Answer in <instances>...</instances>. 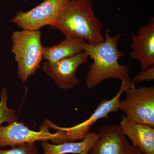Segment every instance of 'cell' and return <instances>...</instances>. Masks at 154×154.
I'll use <instances>...</instances> for the list:
<instances>
[{
  "mask_svg": "<svg viewBox=\"0 0 154 154\" xmlns=\"http://www.w3.org/2000/svg\"><path fill=\"white\" fill-rule=\"evenodd\" d=\"M70 0H44L28 12L19 11L10 22L19 27L30 30H39L51 25Z\"/></svg>",
  "mask_w": 154,
  "mask_h": 154,
  "instance_id": "7",
  "label": "cell"
},
{
  "mask_svg": "<svg viewBox=\"0 0 154 154\" xmlns=\"http://www.w3.org/2000/svg\"><path fill=\"white\" fill-rule=\"evenodd\" d=\"M49 128L44 122L40 131L29 129L23 122H15L5 126H0V148L11 147L25 143H34L36 141L51 140L54 144L62 143L61 135L56 131L49 132Z\"/></svg>",
  "mask_w": 154,
  "mask_h": 154,
  "instance_id": "6",
  "label": "cell"
},
{
  "mask_svg": "<svg viewBox=\"0 0 154 154\" xmlns=\"http://www.w3.org/2000/svg\"><path fill=\"white\" fill-rule=\"evenodd\" d=\"M100 138L97 133H89L80 142H67L63 143L51 144L48 141H42L43 154H88L92 146Z\"/></svg>",
  "mask_w": 154,
  "mask_h": 154,
  "instance_id": "12",
  "label": "cell"
},
{
  "mask_svg": "<svg viewBox=\"0 0 154 154\" xmlns=\"http://www.w3.org/2000/svg\"><path fill=\"white\" fill-rule=\"evenodd\" d=\"M50 26L66 36L82 38L90 44L105 41L101 34L103 23L95 17L91 0H70Z\"/></svg>",
  "mask_w": 154,
  "mask_h": 154,
  "instance_id": "2",
  "label": "cell"
},
{
  "mask_svg": "<svg viewBox=\"0 0 154 154\" xmlns=\"http://www.w3.org/2000/svg\"><path fill=\"white\" fill-rule=\"evenodd\" d=\"M39 30H24L14 32L12 52L17 63V73L23 82L40 67L44 47L41 44Z\"/></svg>",
  "mask_w": 154,
  "mask_h": 154,
  "instance_id": "3",
  "label": "cell"
},
{
  "mask_svg": "<svg viewBox=\"0 0 154 154\" xmlns=\"http://www.w3.org/2000/svg\"><path fill=\"white\" fill-rule=\"evenodd\" d=\"M131 42L133 51L130 55L134 60L140 61L142 71L154 65V17L151 18L146 26H141L137 35L132 34Z\"/></svg>",
  "mask_w": 154,
  "mask_h": 154,
  "instance_id": "10",
  "label": "cell"
},
{
  "mask_svg": "<svg viewBox=\"0 0 154 154\" xmlns=\"http://www.w3.org/2000/svg\"><path fill=\"white\" fill-rule=\"evenodd\" d=\"M0 154H39L38 149L34 143H25L12 147L8 150L0 148Z\"/></svg>",
  "mask_w": 154,
  "mask_h": 154,
  "instance_id": "15",
  "label": "cell"
},
{
  "mask_svg": "<svg viewBox=\"0 0 154 154\" xmlns=\"http://www.w3.org/2000/svg\"><path fill=\"white\" fill-rule=\"evenodd\" d=\"M8 98L7 88H3L1 93L0 101V126L5 122L10 124L18 122L19 119L18 116L16 115V110L8 107L7 105Z\"/></svg>",
  "mask_w": 154,
  "mask_h": 154,
  "instance_id": "14",
  "label": "cell"
},
{
  "mask_svg": "<svg viewBox=\"0 0 154 154\" xmlns=\"http://www.w3.org/2000/svg\"><path fill=\"white\" fill-rule=\"evenodd\" d=\"M100 138L88 154H144L127 140L119 125H105L98 130Z\"/></svg>",
  "mask_w": 154,
  "mask_h": 154,
  "instance_id": "9",
  "label": "cell"
},
{
  "mask_svg": "<svg viewBox=\"0 0 154 154\" xmlns=\"http://www.w3.org/2000/svg\"><path fill=\"white\" fill-rule=\"evenodd\" d=\"M130 87L124 83H122L118 92L113 98L110 100L102 99L89 118L75 126L70 127H61L57 126L48 119H46L45 121L49 128L55 130L61 135L63 143L82 140L90 133L91 127L99 119L108 118L109 113L111 112H118L119 110V106L120 96L124 92V90Z\"/></svg>",
  "mask_w": 154,
  "mask_h": 154,
  "instance_id": "5",
  "label": "cell"
},
{
  "mask_svg": "<svg viewBox=\"0 0 154 154\" xmlns=\"http://www.w3.org/2000/svg\"><path fill=\"white\" fill-rule=\"evenodd\" d=\"M89 58L87 54L83 51L55 62L46 61L42 63L41 67L45 73L53 80L60 89L67 90L79 85V81L76 75L77 70L85 63Z\"/></svg>",
  "mask_w": 154,
  "mask_h": 154,
  "instance_id": "8",
  "label": "cell"
},
{
  "mask_svg": "<svg viewBox=\"0 0 154 154\" xmlns=\"http://www.w3.org/2000/svg\"><path fill=\"white\" fill-rule=\"evenodd\" d=\"M85 40L79 37L66 36L63 40L53 46L44 47L43 59L53 63L83 52Z\"/></svg>",
  "mask_w": 154,
  "mask_h": 154,
  "instance_id": "13",
  "label": "cell"
},
{
  "mask_svg": "<svg viewBox=\"0 0 154 154\" xmlns=\"http://www.w3.org/2000/svg\"><path fill=\"white\" fill-rule=\"evenodd\" d=\"M154 80V65L150 66L144 71L135 75L131 79V82L134 85L143 82L153 81Z\"/></svg>",
  "mask_w": 154,
  "mask_h": 154,
  "instance_id": "16",
  "label": "cell"
},
{
  "mask_svg": "<svg viewBox=\"0 0 154 154\" xmlns=\"http://www.w3.org/2000/svg\"><path fill=\"white\" fill-rule=\"evenodd\" d=\"M119 126L124 134L129 137L132 145L144 154H154V128L136 123L122 115Z\"/></svg>",
  "mask_w": 154,
  "mask_h": 154,
  "instance_id": "11",
  "label": "cell"
},
{
  "mask_svg": "<svg viewBox=\"0 0 154 154\" xmlns=\"http://www.w3.org/2000/svg\"><path fill=\"white\" fill-rule=\"evenodd\" d=\"M122 35L117 34L111 37L107 30L104 42L94 45L86 42L84 44L83 51L93 60L86 78L85 85L88 89L92 90L109 79H118L131 88L135 87L128 74L129 68L119 63V60L124 56L119 50L117 43Z\"/></svg>",
  "mask_w": 154,
  "mask_h": 154,
  "instance_id": "1",
  "label": "cell"
},
{
  "mask_svg": "<svg viewBox=\"0 0 154 154\" xmlns=\"http://www.w3.org/2000/svg\"><path fill=\"white\" fill-rule=\"evenodd\" d=\"M126 98L119 102V108L126 117L138 124L154 128V87L127 88Z\"/></svg>",
  "mask_w": 154,
  "mask_h": 154,
  "instance_id": "4",
  "label": "cell"
}]
</instances>
